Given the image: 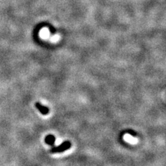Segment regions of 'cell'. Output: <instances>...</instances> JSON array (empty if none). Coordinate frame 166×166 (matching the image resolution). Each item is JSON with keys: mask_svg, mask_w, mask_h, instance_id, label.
<instances>
[{"mask_svg": "<svg viewBox=\"0 0 166 166\" xmlns=\"http://www.w3.org/2000/svg\"><path fill=\"white\" fill-rule=\"evenodd\" d=\"M71 147V143L70 141H67L63 142L62 144L57 146V147H53L51 150V152L53 154L63 152V151H67V150H68V149H69Z\"/></svg>", "mask_w": 166, "mask_h": 166, "instance_id": "cell-1", "label": "cell"}, {"mask_svg": "<svg viewBox=\"0 0 166 166\" xmlns=\"http://www.w3.org/2000/svg\"><path fill=\"white\" fill-rule=\"evenodd\" d=\"M35 107L42 115H47V114L49 113V109L47 107L43 106L41 103H39V102H36Z\"/></svg>", "mask_w": 166, "mask_h": 166, "instance_id": "cell-2", "label": "cell"}, {"mask_svg": "<svg viewBox=\"0 0 166 166\" xmlns=\"http://www.w3.org/2000/svg\"><path fill=\"white\" fill-rule=\"evenodd\" d=\"M55 142H56V137L53 135H51V134H50V135H48L46 136L45 143L47 145H53L54 143H55Z\"/></svg>", "mask_w": 166, "mask_h": 166, "instance_id": "cell-3", "label": "cell"}, {"mask_svg": "<svg viewBox=\"0 0 166 166\" xmlns=\"http://www.w3.org/2000/svg\"><path fill=\"white\" fill-rule=\"evenodd\" d=\"M40 36L43 39H48L50 37V32L48 30V28H44L40 31Z\"/></svg>", "mask_w": 166, "mask_h": 166, "instance_id": "cell-4", "label": "cell"}, {"mask_svg": "<svg viewBox=\"0 0 166 166\" xmlns=\"http://www.w3.org/2000/svg\"><path fill=\"white\" fill-rule=\"evenodd\" d=\"M127 132L129 134H130V135L133 136H136V131H134V130H128L127 131Z\"/></svg>", "mask_w": 166, "mask_h": 166, "instance_id": "cell-5", "label": "cell"}]
</instances>
